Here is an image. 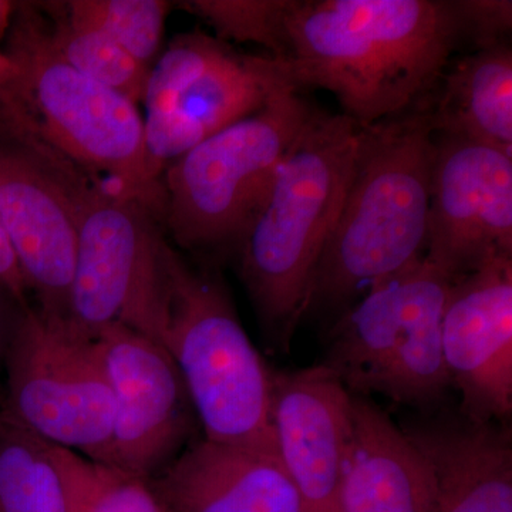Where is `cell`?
Instances as JSON below:
<instances>
[{
	"mask_svg": "<svg viewBox=\"0 0 512 512\" xmlns=\"http://www.w3.org/2000/svg\"><path fill=\"white\" fill-rule=\"evenodd\" d=\"M426 256L453 279L512 256V154L436 134Z\"/></svg>",
	"mask_w": 512,
	"mask_h": 512,
	"instance_id": "8fae6325",
	"label": "cell"
},
{
	"mask_svg": "<svg viewBox=\"0 0 512 512\" xmlns=\"http://www.w3.org/2000/svg\"><path fill=\"white\" fill-rule=\"evenodd\" d=\"M461 40L468 39L477 50L504 43L512 28L510 0H451Z\"/></svg>",
	"mask_w": 512,
	"mask_h": 512,
	"instance_id": "484cf974",
	"label": "cell"
},
{
	"mask_svg": "<svg viewBox=\"0 0 512 512\" xmlns=\"http://www.w3.org/2000/svg\"><path fill=\"white\" fill-rule=\"evenodd\" d=\"M114 400L113 430L100 463L150 480L190 446L198 419L170 353L147 336L111 325L94 338Z\"/></svg>",
	"mask_w": 512,
	"mask_h": 512,
	"instance_id": "30bf717a",
	"label": "cell"
},
{
	"mask_svg": "<svg viewBox=\"0 0 512 512\" xmlns=\"http://www.w3.org/2000/svg\"><path fill=\"white\" fill-rule=\"evenodd\" d=\"M0 512H66L49 443L0 409Z\"/></svg>",
	"mask_w": 512,
	"mask_h": 512,
	"instance_id": "ffe728a7",
	"label": "cell"
},
{
	"mask_svg": "<svg viewBox=\"0 0 512 512\" xmlns=\"http://www.w3.org/2000/svg\"><path fill=\"white\" fill-rule=\"evenodd\" d=\"M285 30L296 89L332 93L362 127L427 100L461 42L443 0H293Z\"/></svg>",
	"mask_w": 512,
	"mask_h": 512,
	"instance_id": "7a4b0ae2",
	"label": "cell"
},
{
	"mask_svg": "<svg viewBox=\"0 0 512 512\" xmlns=\"http://www.w3.org/2000/svg\"><path fill=\"white\" fill-rule=\"evenodd\" d=\"M15 9L16 6H13V3L2 2V0H0V35L9 28L10 19L13 18Z\"/></svg>",
	"mask_w": 512,
	"mask_h": 512,
	"instance_id": "f1b7e54d",
	"label": "cell"
},
{
	"mask_svg": "<svg viewBox=\"0 0 512 512\" xmlns=\"http://www.w3.org/2000/svg\"><path fill=\"white\" fill-rule=\"evenodd\" d=\"M293 0H191L184 8L217 30L218 36L235 42H251L284 59L285 22Z\"/></svg>",
	"mask_w": 512,
	"mask_h": 512,
	"instance_id": "d4e9b609",
	"label": "cell"
},
{
	"mask_svg": "<svg viewBox=\"0 0 512 512\" xmlns=\"http://www.w3.org/2000/svg\"><path fill=\"white\" fill-rule=\"evenodd\" d=\"M271 426L276 457L305 512H342L340 494L352 447V393L320 363L274 372Z\"/></svg>",
	"mask_w": 512,
	"mask_h": 512,
	"instance_id": "4fadbf2b",
	"label": "cell"
},
{
	"mask_svg": "<svg viewBox=\"0 0 512 512\" xmlns=\"http://www.w3.org/2000/svg\"><path fill=\"white\" fill-rule=\"evenodd\" d=\"M148 485L163 512H305L278 457L205 439Z\"/></svg>",
	"mask_w": 512,
	"mask_h": 512,
	"instance_id": "9a60e30c",
	"label": "cell"
},
{
	"mask_svg": "<svg viewBox=\"0 0 512 512\" xmlns=\"http://www.w3.org/2000/svg\"><path fill=\"white\" fill-rule=\"evenodd\" d=\"M0 289L8 293L10 298L22 308L29 306V289L25 284V279L20 274L18 262H16L15 254L10 248L2 224H0Z\"/></svg>",
	"mask_w": 512,
	"mask_h": 512,
	"instance_id": "4316f807",
	"label": "cell"
},
{
	"mask_svg": "<svg viewBox=\"0 0 512 512\" xmlns=\"http://www.w3.org/2000/svg\"><path fill=\"white\" fill-rule=\"evenodd\" d=\"M352 447L343 477L342 512H436L429 461L389 414L352 394Z\"/></svg>",
	"mask_w": 512,
	"mask_h": 512,
	"instance_id": "ac0fdd59",
	"label": "cell"
},
{
	"mask_svg": "<svg viewBox=\"0 0 512 512\" xmlns=\"http://www.w3.org/2000/svg\"><path fill=\"white\" fill-rule=\"evenodd\" d=\"M73 19L106 33L138 62L151 67L163 39L170 2L161 0H73L64 3Z\"/></svg>",
	"mask_w": 512,
	"mask_h": 512,
	"instance_id": "603a6c76",
	"label": "cell"
},
{
	"mask_svg": "<svg viewBox=\"0 0 512 512\" xmlns=\"http://www.w3.org/2000/svg\"><path fill=\"white\" fill-rule=\"evenodd\" d=\"M5 53L12 73L0 84V143L45 170L106 175L111 195L164 211L163 183L151 174L137 104L73 69L52 46L45 16L18 6Z\"/></svg>",
	"mask_w": 512,
	"mask_h": 512,
	"instance_id": "6da1fadb",
	"label": "cell"
},
{
	"mask_svg": "<svg viewBox=\"0 0 512 512\" xmlns=\"http://www.w3.org/2000/svg\"><path fill=\"white\" fill-rule=\"evenodd\" d=\"M441 343L463 416L507 423L512 413V256H498L454 279Z\"/></svg>",
	"mask_w": 512,
	"mask_h": 512,
	"instance_id": "7c38bea8",
	"label": "cell"
},
{
	"mask_svg": "<svg viewBox=\"0 0 512 512\" xmlns=\"http://www.w3.org/2000/svg\"><path fill=\"white\" fill-rule=\"evenodd\" d=\"M284 86L296 87L281 60L232 53L191 86L173 110L146 117L144 146L151 174L161 180L168 164L261 109Z\"/></svg>",
	"mask_w": 512,
	"mask_h": 512,
	"instance_id": "2e32d148",
	"label": "cell"
},
{
	"mask_svg": "<svg viewBox=\"0 0 512 512\" xmlns=\"http://www.w3.org/2000/svg\"><path fill=\"white\" fill-rule=\"evenodd\" d=\"M429 100L437 136L466 138L512 154V52L507 43L477 50L441 76Z\"/></svg>",
	"mask_w": 512,
	"mask_h": 512,
	"instance_id": "d6986e66",
	"label": "cell"
},
{
	"mask_svg": "<svg viewBox=\"0 0 512 512\" xmlns=\"http://www.w3.org/2000/svg\"><path fill=\"white\" fill-rule=\"evenodd\" d=\"M59 184L72 202L77 227L67 325L90 340L107 326L123 325L163 346L165 242L154 214L86 178Z\"/></svg>",
	"mask_w": 512,
	"mask_h": 512,
	"instance_id": "ba28073f",
	"label": "cell"
},
{
	"mask_svg": "<svg viewBox=\"0 0 512 512\" xmlns=\"http://www.w3.org/2000/svg\"><path fill=\"white\" fill-rule=\"evenodd\" d=\"M66 512H163L148 481L49 443Z\"/></svg>",
	"mask_w": 512,
	"mask_h": 512,
	"instance_id": "7402d4cb",
	"label": "cell"
},
{
	"mask_svg": "<svg viewBox=\"0 0 512 512\" xmlns=\"http://www.w3.org/2000/svg\"><path fill=\"white\" fill-rule=\"evenodd\" d=\"M26 308V306H25ZM22 306L0 289V406L3 400V362Z\"/></svg>",
	"mask_w": 512,
	"mask_h": 512,
	"instance_id": "83f0119b",
	"label": "cell"
},
{
	"mask_svg": "<svg viewBox=\"0 0 512 512\" xmlns=\"http://www.w3.org/2000/svg\"><path fill=\"white\" fill-rule=\"evenodd\" d=\"M433 470L436 512H512V436L507 423L461 417L403 429Z\"/></svg>",
	"mask_w": 512,
	"mask_h": 512,
	"instance_id": "e0dca14e",
	"label": "cell"
},
{
	"mask_svg": "<svg viewBox=\"0 0 512 512\" xmlns=\"http://www.w3.org/2000/svg\"><path fill=\"white\" fill-rule=\"evenodd\" d=\"M0 409L47 443L103 460L114 400L94 340L66 319L23 308L3 362Z\"/></svg>",
	"mask_w": 512,
	"mask_h": 512,
	"instance_id": "9c48e42d",
	"label": "cell"
},
{
	"mask_svg": "<svg viewBox=\"0 0 512 512\" xmlns=\"http://www.w3.org/2000/svg\"><path fill=\"white\" fill-rule=\"evenodd\" d=\"M232 53L220 40L202 33L178 37L148 73L143 99L147 116L173 110L191 86Z\"/></svg>",
	"mask_w": 512,
	"mask_h": 512,
	"instance_id": "cb8c5ba5",
	"label": "cell"
},
{
	"mask_svg": "<svg viewBox=\"0 0 512 512\" xmlns=\"http://www.w3.org/2000/svg\"><path fill=\"white\" fill-rule=\"evenodd\" d=\"M0 224L37 311L66 319L77 252L72 202L32 158L2 143Z\"/></svg>",
	"mask_w": 512,
	"mask_h": 512,
	"instance_id": "5bb4252c",
	"label": "cell"
},
{
	"mask_svg": "<svg viewBox=\"0 0 512 512\" xmlns=\"http://www.w3.org/2000/svg\"><path fill=\"white\" fill-rule=\"evenodd\" d=\"M167 319L163 348L173 357L205 440L276 456L271 426L274 372L252 345L224 285L164 248Z\"/></svg>",
	"mask_w": 512,
	"mask_h": 512,
	"instance_id": "5b68a950",
	"label": "cell"
},
{
	"mask_svg": "<svg viewBox=\"0 0 512 512\" xmlns=\"http://www.w3.org/2000/svg\"><path fill=\"white\" fill-rule=\"evenodd\" d=\"M10 73H12V63L5 52H0V84L8 80Z\"/></svg>",
	"mask_w": 512,
	"mask_h": 512,
	"instance_id": "f546056e",
	"label": "cell"
},
{
	"mask_svg": "<svg viewBox=\"0 0 512 512\" xmlns=\"http://www.w3.org/2000/svg\"><path fill=\"white\" fill-rule=\"evenodd\" d=\"M434 154L427 100L360 126L352 177L313 275L308 313L346 311L359 293L426 256Z\"/></svg>",
	"mask_w": 512,
	"mask_h": 512,
	"instance_id": "3957f363",
	"label": "cell"
},
{
	"mask_svg": "<svg viewBox=\"0 0 512 512\" xmlns=\"http://www.w3.org/2000/svg\"><path fill=\"white\" fill-rule=\"evenodd\" d=\"M454 279L427 256L369 289L330 333L322 365L356 396L429 406L450 384L441 322Z\"/></svg>",
	"mask_w": 512,
	"mask_h": 512,
	"instance_id": "52a82bcc",
	"label": "cell"
},
{
	"mask_svg": "<svg viewBox=\"0 0 512 512\" xmlns=\"http://www.w3.org/2000/svg\"><path fill=\"white\" fill-rule=\"evenodd\" d=\"M359 133L345 114L313 110L238 242L242 282L281 350H288L308 313L313 275L348 191Z\"/></svg>",
	"mask_w": 512,
	"mask_h": 512,
	"instance_id": "277c9868",
	"label": "cell"
},
{
	"mask_svg": "<svg viewBox=\"0 0 512 512\" xmlns=\"http://www.w3.org/2000/svg\"><path fill=\"white\" fill-rule=\"evenodd\" d=\"M313 110L301 90L281 87L261 109L168 164L163 215L175 241L190 249L241 241Z\"/></svg>",
	"mask_w": 512,
	"mask_h": 512,
	"instance_id": "8992f818",
	"label": "cell"
},
{
	"mask_svg": "<svg viewBox=\"0 0 512 512\" xmlns=\"http://www.w3.org/2000/svg\"><path fill=\"white\" fill-rule=\"evenodd\" d=\"M46 9L52 18L47 22L50 43L63 60L136 104L144 99L150 66L138 62L106 33L73 19L64 3H49Z\"/></svg>",
	"mask_w": 512,
	"mask_h": 512,
	"instance_id": "44dd1931",
	"label": "cell"
}]
</instances>
